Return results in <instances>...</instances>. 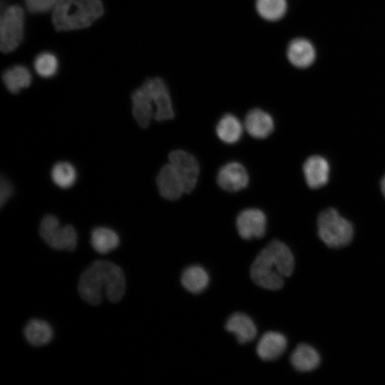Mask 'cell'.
<instances>
[{"label":"cell","instance_id":"11","mask_svg":"<svg viewBox=\"0 0 385 385\" xmlns=\"http://www.w3.org/2000/svg\"><path fill=\"white\" fill-rule=\"evenodd\" d=\"M155 104L154 118L158 121L174 118V110L168 87L160 77L148 78Z\"/></svg>","mask_w":385,"mask_h":385},{"label":"cell","instance_id":"17","mask_svg":"<svg viewBox=\"0 0 385 385\" xmlns=\"http://www.w3.org/2000/svg\"><path fill=\"white\" fill-rule=\"evenodd\" d=\"M225 329L235 334L240 344L252 341L257 334V328L253 321L243 313H234L227 319Z\"/></svg>","mask_w":385,"mask_h":385},{"label":"cell","instance_id":"2","mask_svg":"<svg viewBox=\"0 0 385 385\" xmlns=\"http://www.w3.org/2000/svg\"><path fill=\"white\" fill-rule=\"evenodd\" d=\"M294 269V258L289 248L282 242L271 241L257 255L250 268L252 281L259 287L278 290L284 286V278Z\"/></svg>","mask_w":385,"mask_h":385},{"label":"cell","instance_id":"19","mask_svg":"<svg viewBox=\"0 0 385 385\" xmlns=\"http://www.w3.org/2000/svg\"><path fill=\"white\" fill-rule=\"evenodd\" d=\"M24 337L31 345L41 346L49 343L53 338V329L46 321L32 319L24 329Z\"/></svg>","mask_w":385,"mask_h":385},{"label":"cell","instance_id":"29","mask_svg":"<svg viewBox=\"0 0 385 385\" xmlns=\"http://www.w3.org/2000/svg\"><path fill=\"white\" fill-rule=\"evenodd\" d=\"M381 189L384 196L385 197V175L381 180Z\"/></svg>","mask_w":385,"mask_h":385},{"label":"cell","instance_id":"8","mask_svg":"<svg viewBox=\"0 0 385 385\" xmlns=\"http://www.w3.org/2000/svg\"><path fill=\"white\" fill-rule=\"evenodd\" d=\"M168 158L169 163L180 177L185 192H192L197 185L200 173L195 158L184 150H176L170 152Z\"/></svg>","mask_w":385,"mask_h":385},{"label":"cell","instance_id":"18","mask_svg":"<svg viewBox=\"0 0 385 385\" xmlns=\"http://www.w3.org/2000/svg\"><path fill=\"white\" fill-rule=\"evenodd\" d=\"M320 355L312 346L300 344L290 356L292 366L301 372H307L317 369L320 364Z\"/></svg>","mask_w":385,"mask_h":385},{"label":"cell","instance_id":"6","mask_svg":"<svg viewBox=\"0 0 385 385\" xmlns=\"http://www.w3.org/2000/svg\"><path fill=\"white\" fill-rule=\"evenodd\" d=\"M39 233L42 239L57 250H73L77 245L78 235L70 225L61 226L59 220L52 215H46L41 220Z\"/></svg>","mask_w":385,"mask_h":385},{"label":"cell","instance_id":"14","mask_svg":"<svg viewBox=\"0 0 385 385\" xmlns=\"http://www.w3.org/2000/svg\"><path fill=\"white\" fill-rule=\"evenodd\" d=\"M316 52L313 44L304 38L292 40L287 48V57L289 63L299 68L311 66L315 60Z\"/></svg>","mask_w":385,"mask_h":385},{"label":"cell","instance_id":"4","mask_svg":"<svg viewBox=\"0 0 385 385\" xmlns=\"http://www.w3.org/2000/svg\"><path fill=\"white\" fill-rule=\"evenodd\" d=\"M317 231L322 241L331 248L348 245L354 236L352 224L334 208L326 209L319 215Z\"/></svg>","mask_w":385,"mask_h":385},{"label":"cell","instance_id":"23","mask_svg":"<svg viewBox=\"0 0 385 385\" xmlns=\"http://www.w3.org/2000/svg\"><path fill=\"white\" fill-rule=\"evenodd\" d=\"M181 283L188 292L199 294L207 287L209 276L202 267L192 265L188 267L183 272Z\"/></svg>","mask_w":385,"mask_h":385},{"label":"cell","instance_id":"12","mask_svg":"<svg viewBox=\"0 0 385 385\" xmlns=\"http://www.w3.org/2000/svg\"><path fill=\"white\" fill-rule=\"evenodd\" d=\"M156 182L160 194L167 200H175L185 192L180 177L170 163L160 169Z\"/></svg>","mask_w":385,"mask_h":385},{"label":"cell","instance_id":"22","mask_svg":"<svg viewBox=\"0 0 385 385\" xmlns=\"http://www.w3.org/2000/svg\"><path fill=\"white\" fill-rule=\"evenodd\" d=\"M242 125L240 120L234 115H224L216 125L217 137L224 143L233 144L237 143L242 135Z\"/></svg>","mask_w":385,"mask_h":385},{"label":"cell","instance_id":"5","mask_svg":"<svg viewBox=\"0 0 385 385\" xmlns=\"http://www.w3.org/2000/svg\"><path fill=\"white\" fill-rule=\"evenodd\" d=\"M24 14L19 5L5 9L1 16L0 46L4 53L16 49L24 37Z\"/></svg>","mask_w":385,"mask_h":385},{"label":"cell","instance_id":"7","mask_svg":"<svg viewBox=\"0 0 385 385\" xmlns=\"http://www.w3.org/2000/svg\"><path fill=\"white\" fill-rule=\"evenodd\" d=\"M133 115L138 124L145 128L155 115V104L148 78L131 94Z\"/></svg>","mask_w":385,"mask_h":385},{"label":"cell","instance_id":"25","mask_svg":"<svg viewBox=\"0 0 385 385\" xmlns=\"http://www.w3.org/2000/svg\"><path fill=\"white\" fill-rule=\"evenodd\" d=\"M76 170L68 162H58L51 170V178L58 187L66 189L71 187L76 180Z\"/></svg>","mask_w":385,"mask_h":385},{"label":"cell","instance_id":"21","mask_svg":"<svg viewBox=\"0 0 385 385\" xmlns=\"http://www.w3.org/2000/svg\"><path fill=\"white\" fill-rule=\"evenodd\" d=\"M2 79L7 90L14 94L29 87L32 81L29 70L23 65L7 68L2 75Z\"/></svg>","mask_w":385,"mask_h":385},{"label":"cell","instance_id":"16","mask_svg":"<svg viewBox=\"0 0 385 385\" xmlns=\"http://www.w3.org/2000/svg\"><path fill=\"white\" fill-rule=\"evenodd\" d=\"M287 346V338L282 334L268 332L260 339L257 346V353L262 360L273 361L284 352Z\"/></svg>","mask_w":385,"mask_h":385},{"label":"cell","instance_id":"15","mask_svg":"<svg viewBox=\"0 0 385 385\" xmlns=\"http://www.w3.org/2000/svg\"><path fill=\"white\" fill-rule=\"evenodd\" d=\"M245 127L253 138L263 139L273 132L274 123L268 113L260 108H254L246 114Z\"/></svg>","mask_w":385,"mask_h":385},{"label":"cell","instance_id":"24","mask_svg":"<svg viewBox=\"0 0 385 385\" xmlns=\"http://www.w3.org/2000/svg\"><path fill=\"white\" fill-rule=\"evenodd\" d=\"M257 14L267 21H277L282 19L287 10V0H255Z\"/></svg>","mask_w":385,"mask_h":385},{"label":"cell","instance_id":"1","mask_svg":"<svg viewBox=\"0 0 385 385\" xmlns=\"http://www.w3.org/2000/svg\"><path fill=\"white\" fill-rule=\"evenodd\" d=\"M78 289L81 297L89 304H99L103 293L111 302H117L125 294V275L113 262L96 260L81 274Z\"/></svg>","mask_w":385,"mask_h":385},{"label":"cell","instance_id":"3","mask_svg":"<svg viewBox=\"0 0 385 385\" xmlns=\"http://www.w3.org/2000/svg\"><path fill=\"white\" fill-rule=\"evenodd\" d=\"M103 14L101 0H59L53 9L52 22L57 31L86 28Z\"/></svg>","mask_w":385,"mask_h":385},{"label":"cell","instance_id":"13","mask_svg":"<svg viewBox=\"0 0 385 385\" xmlns=\"http://www.w3.org/2000/svg\"><path fill=\"white\" fill-rule=\"evenodd\" d=\"M303 173L308 186L313 189L325 185L329 178L330 167L326 158L312 155L304 163Z\"/></svg>","mask_w":385,"mask_h":385},{"label":"cell","instance_id":"9","mask_svg":"<svg viewBox=\"0 0 385 385\" xmlns=\"http://www.w3.org/2000/svg\"><path fill=\"white\" fill-rule=\"evenodd\" d=\"M267 218L265 213L257 208H248L239 213L236 226L240 237L245 240L261 238L266 231Z\"/></svg>","mask_w":385,"mask_h":385},{"label":"cell","instance_id":"20","mask_svg":"<svg viewBox=\"0 0 385 385\" xmlns=\"http://www.w3.org/2000/svg\"><path fill=\"white\" fill-rule=\"evenodd\" d=\"M120 244L118 235L113 230L106 227H98L91 232V245L93 250L101 255L109 253Z\"/></svg>","mask_w":385,"mask_h":385},{"label":"cell","instance_id":"28","mask_svg":"<svg viewBox=\"0 0 385 385\" xmlns=\"http://www.w3.org/2000/svg\"><path fill=\"white\" fill-rule=\"evenodd\" d=\"M0 188V202L1 207H3V205L11 197L14 190L11 183L3 176L1 178Z\"/></svg>","mask_w":385,"mask_h":385},{"label":"cell","instance_id":"26","mask_svg":"<svg viewBox=\"0 0 385 385\" xmlns=\"http://www.w3.org/2000/svg\"><path fill=\"white\" fill-rule=\"evenodd\" d=\"M57 56L49 51H43L38 54L34 61V67L36 73L42 78L54 76L58 69Z\"/></svg>","mask_w":385,"mask_h":385},{"label":"cell","instance_id":"10","mask_svg":"<svg viewBox=\"0 0 385 385\" xmlns=\"http://www.w3.org/2000/svg\"><path fill=\"white\" fill-rule=\"evenodd\" d=\"M217 182L223 190L237 192L247 187L249 182L245 168L238 162H230L220 168Z\"/></svg>","mask_w":385,"mask_h":385},{"label":"cell","instance_id":"27","mask_svg":"<svg viewBox=\"0 0 385 385\" xmlns=\"http://www.w3.org/2000/svg\"><path fill=\"white\" fill-rule=\"evenodd\" d=\"M27 10L32 14L45 13L53 9L59 0H24Z\"/></svg>","mask_w":385,"mask_h":385}]
</instances>
